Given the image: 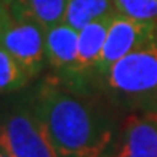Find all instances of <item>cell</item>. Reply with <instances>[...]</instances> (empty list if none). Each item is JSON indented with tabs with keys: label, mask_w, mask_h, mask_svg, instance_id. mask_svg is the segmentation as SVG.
Returning <instances> with one entry per match:
<instances>
[{
	"label": "cell",
	"mask_w": 157,
	"mask_h": 157,
	"mask_svg": "<svg viewBox=\"0 0 157 157\" xmlns=\"http://www.w3.org/2000/svg\"><path fill=\"white\" fill-rule=\"evenodd\" d=\"M59 157H104L114 124L93 96L61 77L44 80L26 99Z\"/></svg>",
	"instance_id": "1"
},
{
	"label": "cell",
	"mask_w": 157,
	"mask_h": 157,
	"mask_svg": "<svg viewBox=\"0 0 157 157\" xmlns=\"http://www.w3.org/2000/svg\"><path fill=\"white\" fill-rule=\"evenodd\" d=\"M112 99L132 106L157 99V39L128 53L99 74Z\"/></svg>",
	"instance_id": "2"
},
{
	"label": "cell",
	"mask_w": 157,
	"mask_h": 157,
	"mask_svg": "<svg viewBox=\"0 0 157 157\" xmlns=\"http://www.w3.org/2000/svg\"><path fill=\"white\" fill-rule=\"evenodd\" d=\"M0 136L13 157H59L27 106H15L0 119Z\"/></svg>",
	"instance_id": "3"
},
{
	"label": "cell",
	"mask_w": 157,
	"mask_h": 157,
	"mask_svg": "<svg viewBox=\"0 0 157 157\" xmlns=\"http://www.w3.org/2000/svg\"><path fill=\"white\" fill-rule=\"evenodd\" d=\"M0 45L26 71L29 78H35L47 61L45 29L34 21L8 16L0 35Z\"/></svg>",
	"instance_id": "4"
},
{
	"label": "cell",
	"mask_w": 157,
	"mask_h": 157,
	"mask_svg": "<svg viewBox=\"0 0 157 157\" xmlns=\"http://www.w3.org/2000/svg\"><path fill=\"white\" fill-rule=\"evenodd\" d=\"M157 39V21H141L116 13L111 21L96 74H103L128 53Z\"/></svg>",
	"instance_id": "5"
},
{
	"label": "cell",
	"mask_w": 157,
	"mask_h": 157,
	"mask_svg": "<svg viewBox=\"0 0 157 157\" xmlns=\"http://www.w3.org/2000/svg\"><path fill=\"white\" fill-rule=\"evenodd\" d=\"M104 157H157V119L130 116Z\"/></svg>",
	"instance_id": "6"
},
{
	"label": "cell",
	"mask_w": 157,
	"mask_h": 157,
	"mask_svg": "<svg viewBox=\"0 0 157 157\" xmlns=\"http://www.w3.org/2000/svg\"><path fill=\"white\" fill-rule=\"evenodd\" d=\"M116 13L108 15L101 19H96L93 23H90L78 31V52H77V61L74 72L67 78V83H72L80 87V82L83 77L96 72L98 61L101 58L103 47L106 37H108V31L111 26V21ZM64 80V78H63Z\"/></svg>",
	"instance_id": "7"
},
{
	"label": "cell",
	"mask_w": 157,
	"mask_h": 157,
	"mask_svg": "<svg viewBox=\"0 0 157 157\" xmlns=\"http://www.w3.org/2000/svg\"><path fill=\"white\" fill-rule=\"evenodd\" d=\"M78 52V31L67 23H59L45 31L47 63L58 77L67 80L75 67Z\"/></svg>",
	"instance_id": "8"
},
{
	"label": "cell",
	"mask_w": 157,
	"mask_h": 157,
	"mask_svg": "<svg viewBox=\"0 0 157 157\" xmlns=\"http://www.w3.org/2000/svg\"><path fill=\"white\" fill-rule=\"evenodd\" d=\"M67 0H11L8 11L19 19L34 21L44 29L63 23Z\"/></svg>",
	"instance_id": "9"
},
{
	"label": "cell",
	"mask_w": 157,
	"mask_h": 157,
	"mask_svg": "<svg viewBox=\"0 0 157 157\" xmlns=\"http://www.w3.org/2000/svg\"><path fill=\"white\" fill-rule=\"evenodd\" d=\"M117 13L114 0H67L64 23L80 31L87 24Z\"/></svg>",
	"instance_id": "10"
},
{
	"label": "cell",
	"mask_w": 157,
	"mask_h": 157,
	"mask_svg": "<svg viewBox=\"0 0 157 157\" xmlns=\"http://www.w3.org/2000/svg\"><path fill=\"white\" fill-rule=\"evenodd\" d=\"M31 82L21 64L0 45V95L19 91Z\"/></svg>",
	"instance_id": "11"
},
{
	"label": "cell",
	"mask_w": 157,
	"mask_h": 157,
	"mask_svg": "<svg viewBox=\"0 0 157 157\" xmlns=\"http://www.w3.org/2000/svg\"><path fill=\"white\" fill-rule=\"evenodd\" d=\"M117 13L133 19L157 21V0H114Z\"/></svg>",
	"instance_id": "12"
},
{
	"label": "cell",
	"mask_w": 157,
	"mask_h": 157,
	"mask_svg": "<svg viewBox=\"0 0 157 157\" xmlns=\"http://www.w3.org/2000/svg\"><path fill=\"white\" fill-rule=\"evenodd\" d=\"M8 16H10L8 5L0 0V35H2V31H3V27H5V24H6V19H8Z\"/></svg>",
	"instance_id": "13"
},
{
	"label": "cell",
	"mask_w": 157,
	"mask_h": 157,
	"mask_svg": "<svg viewBox=\"0 0 157 157\" xmlns=\"http://www.w3.org/2000/svg\"><path fill=\"white\" fill-rule=\"evenodd\" d=\"M0 157H13V154L8 151V147L5 146L2 136H0Z\"/></svg>",
	"instance_id": "14"
},
{
	"label": "cell",
	"mask_w": 157,
	"mask_h": 157,
	"mask_svg": "<svg viewBox=\"0 0 157 157\" xmlns=\"http://www.w3.org/2000/svg\"><path fill=\"white\" fill-rule=\"evenodd\" d=\"M2 2H5L6 5H10V2H11V0H2Z\"/></svg>",
	"instance_id": "15"
}]
</instances>
